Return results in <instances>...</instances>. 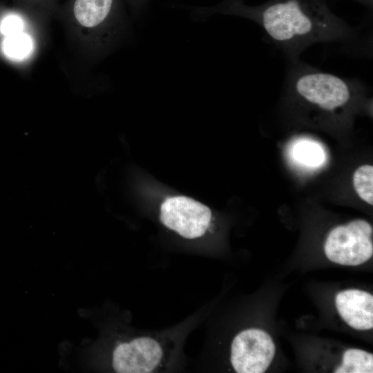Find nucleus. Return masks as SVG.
<instances>
[{
  "instance_id": "nucleus-1",
  "label": "nucleus",
  "mask_w": 373,
  "mask_h": 373,
  "mask_svg": "<svg viewBox=\"0 0 373 373\" xmlns=\"http://www.w3.org/2000/svg\"><path fill=\"white\" fill-rule=\"evenodd\" d=\"M213 12L255 21L291 55L317 43L344 41L354 36L353 29L330 10L326 0H269L255 6L239 2L216 6L202 14Z\"/></svg>"
},
{
  "instance_id": "nucleus-2",
  "label": "nucleus",
  "mask_w": 373,
  "mask_h": 373,
  "mask_svg": "<svg viewBox=\"0 0 373 373\" xmlns=\"http://www.w3.org/2000/svg\"><path fill=\"white\" fill-rule=\"evenodd\" d=\"M170 334L146 333L120 342L112 354V366L119 373H149L167 370L177 352Z\"/></svg>"
},
{
  "instance_id": "nucleus-3",
  "label": "nucleus",
  "mask_w": 373,
  "mask_h": 373,
  "mask_svg": "<svg viewBox=\"0 0 373 373\" xmlns=\"http://www.w3.org/2000/svg\"><path fill=\"white\" fill-rule=\"evenodd\" d=\"M373 230L364 220H353L334 228L324 245L327 258L341 265L356 266L373 255Z\"/></svg>"
},
{
  "instance_id": "nucleus-4",
  "label": "nucleus",
  "mask_w": 373,
  "mask_h": 373,
  "mask_svg": "<svg viewBox=\"0 0 373 373\" xmlns=\"http://www.w3.org/2000/svg\"><path fill=\"white\" fill-rule=\"evenodd\" d=\"M276 352L271 337L258 328H248L233 338L230 362L238 373H262L271 364Z\"/></svg>"
},
{
  "instance_id": "nucleus-5",
  "label": "nucleus",
  "mask_w": 373,
  "mask_h": 373,
  "mask_svg": "<svg viewBox=\"0 0 373 373\" xmlns=\"http://www.w3.org/2000/svg\"><path fill=\"white\" fill-rule=\"evenodd\" d=\"M160 218L162 224L187 239L202 236L211 220L209 207L191 198L175 196L167 198L161 205Z\"/></svg>"
},
{
  "instance_id": "nucleus-6",
  "label": "nucleus",
  "mask_w": 373,
  "mask_h": 373,
  "mask_svg": "<svg viewBox=\"0 0 373 373\" xmlns=\"http://www.w3.org/2000/svg\"><path fill=\"white\" fill-rule=\"evenodd\" d=\"M335 304L339 315L349 326L361 331L372 329V294L356 289L343 290L336 296Z\"/></svg>"
},
{
  "instance_id": "nucleus-7",
  "label": "nucleus",
  "mask_w": 373,
  "mask_h": 373,
  "mask_svg": "<svg viewBox=\"0 0 373 373\" xmlns=\"http://www.w3.org/2000/svg\"><path fill=\"white\" fill-rule=\"evenodd\" d=\"M113 4L114 0H75L74 16L82 26L97 28L108 20Z\"/></svg>"
},
{
  "instance_id": "nucleus-8",
  "label": "nucleus",
  "mask_w": 373,
  "mask_h": 373,
  "mask_svg": "<svg viewBox=\"0 0 373 373\" xmlns=\"http://www.w3.org/2000/svg\"><path fill=\"white\" fill-rule=\"evenodd\" d=\"M337 373L373 372V354L360 349H348L343 356L342 363L336 367Z\"/></svg>"
},
{
  "instance_id": "nucleus-9",
  "label": "nucleus",
  "mask_w": 373,
  "mask_h": 373,
  "mask_svg": "<svg viewBox=\"0 0 373 373\" xmlns=\"http://www.w3.org/2000/svg\"><path fill=\"white\" fill-rule=\"evenodd\" d=\"M292 153L298 162L307 166H319L325 160V154L321 146L310 140L297 142Z\"/></svg>"
},
{
  "instance_id": "nucleus-10",
  "label": "nucleus",
  "mask_w": 373,
  "mask_h": 373,
  "mask_svg": "<svg viewBox=\"0 0 373 373\" xmlns=\"http://www.w3.org/2000/svg\"><path fill=\"white\" fill-rule=\"evenodd\" d=\"M355 190L359 197L367 203L373 204V166L363 165L353 176Z\"/></svg>"
},
{
  "instance_id": "nucleus-11",
  "label": "nucleus",
  "mask_w": 373,
  "mask_h": 373,
  "mask_svg": "<svg viewBox=\"0 0 373 373\" xmlns=\"http://www.w3.org/2000/svg\"><path fill=\"white\" fill-rule=\"evenodd\" d=\"M32 46L30 37L23 32L7 36L3 43L5 53L16 59L26 57L31 51Z\"/></svg>"
},
{
  "instance_id": "nucleus-12",
  "label": "nucleus",
  "mask_w": 373,
  "mask_h": 373,
  "mask_svg": "<svg viewBox=\"0 0 373 373\" xmlns=\"http://www.w3.org/2000/svg\"><path fill=\"white\" fill-rule=\"evenodd\" d=\"M22 20L17 15H8L1 22V30L6 37L21 32H22Z\"/></svg>"
},
{
  "instance_id": "nucleus-13",
  "label": "nucleus",
  "mask_w": 373,
  "mask_h": 373,
  "mask_svg": "<svg viewBox=\"0 0 373 373\" xmlns=\"http://www.w3.org/2000/svg\"><path fill=\"white\" fill-rule=\"evenodd\" d=\"M239 2H242V0H224L217 6H224L230 5L235 3H239Z\"/></svg>"
},
{
  "instance_id": "nucleus-14",
  "label": "nucleus",
  "mask_w": 373,
  "mask_h": 373,
  "mask_svg": "<svg viewBox=\"0 0 373 373\" xmlns=\"http://www.w3.org/2000/svg\"><path fill=\"white\" fill-rule=\"evenodd\" d=\"M141 1V0H140Z\"/></svg>"
}]
</instances>
